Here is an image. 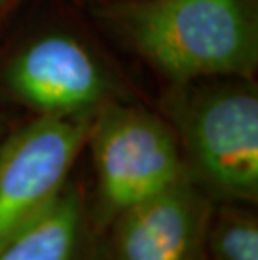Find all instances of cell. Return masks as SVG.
<instances>
[{"label":"cell","mask_w":258,"mask_h":260,"mask_svg":"<svg viewBox=\"0 0 258 260\" xmlns=\"http://www.w3.org/2000/svg\"><path fill=\"white\" fill-rule=\"evenodd\" d=\"M102 12L119 39L168 82L255 77L258 0H119Z\"/></svg>","instance_id":"cell-1"},{"label":"cell","mask_w":258,"mask_h":260,"mask_svg":"<svg viewBox=\"0 0 258 260\" xmlns=\"http://www.w3.org/2000/svg\"><path fill=\"white\" fill-rule=\"evenodd\" d=\"M159 109L178 138L186 173L215 202H258V84L213 76L169 82Z\"/></svg>","instance_id":"cell-2"},{"label":"cell","mask_w":258,"mask_h":260,"mask_svg":"<svg viewBox=\"0 0 258 260\" xmlns=\"http://www.w3.org/2000/svg\"><path fill=\"white\" fill-rule=\"evenodd\" d=\"M86 148L94 167L89 215L97 234L139 202L186 175L178 138L150 109L111 99L92 116Z\"/></svg>","instance_id":"cell-3"},{"label":"cell","mask_w":258,"mask_h":260,"mask_svg":"<svg viewBox=\"0 0 258 260\" xmlns=\"http://www.w3.org/2000/svg\"><path fill=\"white\" fill-rule=\"evenodd\" d=\"M92 116H37L0 146V245L56 202L89 136Z\"/></svg>","instance_id":"cell-4"},{"label":"cell","mask_w":258,"mask_h":260,"mask_svg":"<svg viewBox=\"0 0 258 260\" xmlns=\"http://www.w3.org/2000/svg\"><path fill=\"white\" fill-rule=\"evenodd\" d=\"M4 84L37 116H91L116 99L101 60L67 32H47L22 46L5 66Z\"/></svg>","instance_id":"cell-5"},{"label":"cell","mask_w":258,"mask_h":260,"mask_svg":"<svg viewBox=\"0 0 258 260\" xmlns=\"http://www.w3.org/2000/svg\"><path fill=\"white\" fill-rule=\"evenodd\" d=\"M215 200L186 173L99 234L97 260H206Z\"/></svg>","instance_id":"cell-6"},{"label":"cell","mask_w":258,"mask_h":260,"mask_svg":"<svg viewBox=\"0 0 258 260\" xmlns=\"http://www.w3.org/2000/svg\"><path fill=\"white\" fill-rule=\"evenodd\" d=\"M97 240L86 193L69 180L46 212L0 245V260H97Z\"/></svg>","instance_id":"cell-7"},{"label":"cell","mask_w":258,"mask_h":260,"mask_svg":"<svg viewBox=\"0 0 258 260\" xmlns=\"http://www.w3.org/2000/svg\"><path fill=\"white\" fill-rule=\"evenodd\" d=\"M256 205L216 202L206 234L210 260H258Z\"/></svg>","instance_id":"cell-8"},{"label":"cell","mask_w":258,"mask_h":260,"mask_svg":"<svg viewBox=\"0 0 258 260\" xmlns=\"http://www.w3.org/2000/svg\"><path fill=\"white\" fill-rule=\"evenodd\" d=\"M20 2L22 0H0V20H2L5 15H9L12 12Z\"/></svg>","instance_id":"cell-9"},{"label":"cell","mask_w":258,"mask_h":260,"mask_svg":"<svg viewBox=\"0 0 258 260\" xmlns=\"http://www.w3.org/2000/svg\"><path fill=\"white\" fill-rule=\"evenodd\" d=\"M12 131L9 128V124H7V121H5L2 118V114H0V146H2V143L5 141V138L9 136V133Z\"/></svg>","instance_id":"cell-10"},{"label":"cell","mask_w":258,"mask_h":260,"mask_svg":"<svg viewBox=\"0 0 258 260\" xmlns=\"http://www.w3.org/2000/svg\"><path fill=\"white\" fill-rule=\"evenodd\" d=\"M206 260H210V258H206Z\"/></svg>","instance_id":"cell-11"}]
</instances>
